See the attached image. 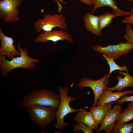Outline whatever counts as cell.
I'll return each instance as SVG.
<instances>
[{
  "mask_svg": "<svg viewBox=\"0 0 133 133\" xmlns=\"http://www.w3.org/2000/svg\"><path fill=\"white\" fill-rule=\"evenodd\" d=\"M17 49L20 53V56L13 58L10 61L7 60L5 56L0 55V68L2 74L5 77L12 70L21 68L28 69L35 67V64L39 62L37 58H33L28 55L29 52L26 48H22L19 44Z\"/></svg>",
  "mask_w": 133,
  "mask_h": 133,
  "instance_id": "cell-1",
  "label": "cell"
},
{
  "mask_svg": "<svg viewBox=\"0 0 133 133\" xmlns=\"http://www.w3.org/2000/svg\"><path fill=\"white\" fill-rule=\"evenodd\" d=\"M61 100L59 94L47 89L34 90L25 96L21 102L22 107L33 105L49 106L58 109Z\"/></svg>",
  "mask_w": 133,
  "mask_h": 133,
  "instance_id": "cell-2",
  "label": "cell"
},
{
  "mask_svg": "<svg viewBox=\"0 0 133 133\" xmlns=\"http://www.w3.org/2000/svg\"><path fill=\"white\" fill-rule=\"evenodd\" d=\"M30 119L39 128L45 129L56 118L57 109L53 107L33 105L26 108Z\"/></svg>",
  "mask_w": 133,
  "mask_h": 133,
  "instance_id": "cell-3",
  "label": "cell"
},
{
  "mask_svg": "<svg viewBox=\"0 0 133 133\" xmlns=\"http://www.w3.org/2000/svg\"><path fill=\"white\" fill-rule=\"evenodd\" d=\"M58 90L61 100L60 105L56 112V122L54 126L56 129L61 130L65 126L69 124L65 122L64 119L68 114L78 112L81 108L75 109L71 108L69 103L71 101H76L77 99L75 97H71L67 95L68 88L67 87H58Z\"/></svg>",
  "mask_w": 133,
  "mask_h": 133,
  "instance_id": "cell-4",
  "label": "cell"
},
{
  "mask_svg": "<svg viewBox=\"0 0 133 133\" xmlns=\"http://www.w3.org/2000/svg\"><path fill=\"white\" fill-rule=\"evenodd\" d=\"M34 27L36 33L43 31H50L53 29L58 27L64 30L67 29V25L65 18L63 14H45L42 19L36 20L34 23Z\"/></svg>",
  "mask_w": 133,
  "mask_h": 133,
  "instance_id": "cell-5",
  "label": "cell"
},
{
  "mask_svg": "<svg viewBox=\"0 0 133 133\" xmlns=\"http://www.w3.org/2000/svg\"><path fill=\"white\" fill-rule=\"evenodd\" d=\"M23 0H2L0 2V18L5 23H12L20 19L17 7Z\"/></svg>",
  "mask_w": 133,
  "mask_h": 133,
  "instance_id": "cell-6",
  "label": "cell"
},
{
  "mask_svg": "<svg viewBox=\"0 0 133 133\" xmlns=\"http://www.w3.org/2000/svg\"><path fill=\"white\" fill-rule=\"evenodd\" d=\"M92 49L93 51L105 54L108 57L115 60L132 50L133 45L128 42H121L117 44L109 45L105 47L100 45H96L92 47Z\"/></svg>",
  "mask_w": 133,
  "mask_h": 133,
  "instance_id": "cell-7",
  "label": "cell"
},
{
  "mask_svg": "<svg viewBox=\"0 0 133 133\" xmlns=\"http://www.w3.org/2000/svg\"><path fill=\"white\" fill-rule=\"evenodd\" d=\"M109 78L108 73L106 74L102 78L97 80L83 77L81 79L76 85L79 88L89 87L92 90L94 97L93 106H96L97 102L108 83Z\"/></svg>",
  "mask_w": 133,
  "mask_h": 133,
  "instance_id": "cell-8",
  "label": "cell"
},
{
  "mask_svg": "<svg viewBox=\"0 0 133 133\" xmlns=\"http://www.w3.org/2000/svg\"><path fill=\"white\" fill-rule=\"evenodd\" d=\"M63 40H66L70 43H73L71 35L66 30L54 29L50 31L41 32L38 36L34 39V41L37 43H43L50 41L55 43Z\"/></svg>",
  "mask_w": 133,
  "mask_h": 133,
  "instance_id": "cell-9",
  "label": "cell"
},
{
  "mask_svg": "<svg viewBox=\"0 0 133 133\" xmlns=\"http://www.w3.org/2000/svg\"><path fill=\"white\" fill-rule=\"evenodd\" d=\"M122 109L119 104L114 105L105 115L100 128L96 131L99 133L104 130L106 133H111L115 122L122 112Z\"/></svg>",
  "mask_w": 133,
  "mask_h": 133,
  "instance_id": "cell-10",
  "label": "cell"
},
{
  "mask_svg": "<svg viewBox=\"0 0 133 133\" xmlns=\"http://www.w3.org/2000/svg\"><path fill=\"white\" fill-rule=\"evenodd\" d=\"M0 39L1 43L0 55L6 56L11 59L16 56L20 55V52L16 50L14 46L15 41L13 38L6 36L0 28Z\"/></svg>",
  "mask_w": 133,
  "mask_h": 133,
  "instance_id": "cell-11",
  "label": "cell"
},
{
  "mask_svg": "<svg viewBox=\"0 0 133 133\" xmlns=\"http://www.w3.org/2000/svg\"><path fill=\"white\" fill-rule=\"evenodd\" d=\"M93 8L91 12L93 14L98 8L105 6H108L112 9L113 13L116 17L125 16H130L132 14L131 11H126L120 9L117 6L115 0H92Z\"/></svg>",
  "mask_w": 133,
  "mask_h": 133,
  "instance_id": "cell-12",
  "label": "cell"
},
{
  "mask_svg": "<svg viewBox=\"0 0 133 133\" xmlns=\"http://www.w3.org/2000/svg\"><path fill=\"white\" fill-rule=\"evenodd\" d=\"M133 94V90H129L121 92H113L109 90L105 89L103 91L96 103L98 106L106 103L116 101L122 96L129 94Z\"/></svg>",
  "mask_w": 133,
  "mask_h": 133,
  "instance_id": "cell-13",
  "label": "cell"
},
{
  "mask_svg": "<svg viewBox=\"0 0 133 133\" xmlns=\"http://www.w3.org/2000/svg\"><path fill=\"white\" fill-rule=\"evenodd\" d=\"M118 72L120 75L115 76L116 78L118 80L117 84L113 87L106 86L105 89L112 91L117 90L118 92H121L124 88L127 87L133 88V77L130 75L129 72L119 71Z\"/></svg>",
  "mask_w": 133,
  "mask_h": 133,
  "instance_id": "cell-14",
  "label": "cell"
},
{
  "mask_svg": "<svg viewBox=\"0 0 133 133\" xmlns=\"http://www.w3.org/2000/svg\"><path fill=\"white\" fill-rule=\"evenodd\" d=\"M86 107L81 108L76 115L74 120L77 123H82L86 125L89 128L92 130L97 129L99 125L96 122L90 112H87L84 108Z\"/></svg>",
  "mask_w": 133,
  "mask_h": 133,
  "instance_id": "cell-15",
  "label": "cell"
},
{
  "mask_svg": "<svg viewBox=\"0 0 133 133\" xmlns=\"http://www.w3.org/2000/svg\"><path fill=\"white\" fill-rule=\"evenodd\" d=\"M99 16H95L89 12L83 17L84 24L86 29L92 34L101 36L102 34L99 26Z\"/></svg>",
  "mask_w": 133,
  "mask_h": 133,
  "instance_id": "cell-16",
  "label": "cell"
},
{
  "mask_svg": "<svg viewBox=\"0 0 133 133\" xmlns=\"http://www.w3.org/2000/svg\"><path fill=\"white\" fill-rule=\"evenodd\" d=\"M112 103H106L100 105L91 106L89 108L90 112L98 124H101L108 111L112 108Z\"/></svg>",
  "mask_w": 133,
  "mask_h": 133,
  "instance_id": "cell-17",
  "label": "cell"
},
{
  "mask_svg": "<svg viewBox=\"0 0 133 133\" xmlns=\"http://www.w3.org/2000/svg\"><path fill=\"white\" fill-rule=\"evenodd\" d=\"M133 129V122L129 123L116 120L115 122L111 133H131Z\"/></svg>",
  "mask_w": 133,
  "mask_h": 133,
  "instance_id": "cell-18",
  "label": "cell"
},
{
  "mask_svg": "<svg viewBox=\"0 0 133 133\" xmlns=\"http://www.w3.org/2000/svg\"><path fill=\"white\" fill-rule=\"evenodd\" d=\"M99 17V27L101 31L104 28L108 27L112 22L113 18L116 17L113 13L107 12L103 13Z\"/></svg>",
  "mask_w": 133,
  "mask_h": 133,
  "instance_id": "cell-19",
  "label": "cell"
},
{
  "mask_svg": "<svg viewBox=\"0 0 133 133\" xmlns=\"http://www.w3.org/2000/svg\"><path fill=\"white\" fill-rule=\"evenodd\" d=\"M133 119V104H128V106L122 112L116 120L122 122H126Z\"/></svg>",
  "mask_w": 133,
  "mask_h": 133,
  "instance_id": "cell-20",
  "label": "cell"
},
{
  "mask_svg": "<svg viewBox=\"0 0 133 133\" xmlns=\"http://www.w3.org/2000/svg\"><path fill=\"white\" fill-rule=\"evenodd\" d=\"M102 55L104 58L106 60L107 63L109 66V77L113 71L116 70H119L121 71H125V72H129V70L126 66H120L115 63L113 58L108 57L104 54H103Z\"/></svg>",
  "mask_w": 133,
  "mask_h": 133,
  "instance_id": "cell-21",
  "label": "cell"
},
{
  "mask_svg": "<svg viewBox=\"0 0 133 133\" xmlns=\"http://www.w3.org/2000/svg\"><path fill=\"white\" fill-rule=\"evenodd\" d=\"M73 132L76 133H79V131H82L85 133H92L93 130L89 128L86 125L81 122H78L73 126Z\"/></svg>",
  "mask_w": 133,
  "mask_h": 133,
  "instance_id": "cell-22",
  "label": "cell"
},
{
  "mask_svg": "<svg viewBox=\"0 0 133 133\" xmlns=\"http://www.w3.org/2000/svg\"><path fill=\"white\" fill-rule=\"evenodd\" d=\"M131 24L128 23L126 25L124 38L127 42L133 45V31L131 28Z\"/></svg>",
  "mask_w": 133,
  "mask_h": 133,
  "instance_id": "cell-23",
  "label": "cell"
},
{
  "mask_svg": "<svg viewBox=\"0 0 133 133\" xmlns=\"http://www.w3.org/2000/svg\"><path fill=\"white\" fill-rule=\"evenodd\" d=\"M125 102H131L133 104V95L130 96L126 95H124L114 103L117 104L122 105Z\"/></svg>",
  "mask_w": 133,
  "mask_h": 133,
  "instance_id": "cell-24",
  "label": "cell"
},
{
  "mask_svg": "<svg viewBox=\"0 0 133 133\" xmlns=\"http://www.w3.org/2000/svg\"><path fill=\"white\" fill-rule=\"evenodd\" d=\"M132 12L131 15L125 17L124 19L121 21V22L123 23H126L132 24L133 26L132 30L133 31V8L131 9Z\"/></svg>",
  "mask_w": 133,
  "mask_h": 133,
  "instance_id": "cell-25",
  "label": "cell"
},
{
  "mask_svg": "<svg viewBox=\"0 0 133 133\" xmlns=\"http://www.w3.org/2000/svg\"><path fill=\"white\" fill-rule=\"evenodd\" d=\"M81 2L89 6L93 5L92 0H78Z\"/></svg>",
  "mask_w": 133,
  "mask_h": 133,
  "instance_id": "cell-26",
  "label": "cell"
},
{
  "mask_svg": "<svg viewBox=\"0 0 133 133\" xmlns=\"http://www.w3.org/2000/svg\"><path fill=\"white\" fill-rule=\"evenodd\" d=\"M55 0L57 2L58 7H61L62 6L61 4L59 2L63 4H66V2L64 0Z\"/></svg>",
  "mask_w": 133,
  "mask_h": 133,
  "instance_id": "cell-27",
  "label": "cell"
},
{
  "mask_svg": "<svg viewBox=\"0 0 133 133\" xmlns=\"http://www.w3.org/2000/svg\"><path fill=\"white\" fill-rule=\"evenodd\" d=\"M125 1H129L133 2V0H125Z\"/></svg>",
  "mask_w": 133,
  "mask_h": 133,
  "instance_id": "cell-28",
  "label": "cell"
},
{
  "mask_svg": "<svg viewBox=\"0 0 133 133\" xmlns=\"http://www.w3.org/2000/svg\"><path fill=\"white\" fill-rule=\"evenodd\" d=\"M131 133H133V129L132 130V131H131Z\"/></svg>",
  "mask_w": 133,
  "mask_h": 133,
  "instance_id": "cell-29",
  "label": "cell"
}]
</instances>
